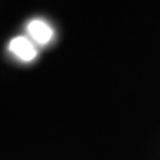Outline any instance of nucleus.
Masks as SVG:
<instances>
[{
	"instance_id": "f03ea898",
	"label": "nucleus",
	"mask_w": 160,
	"mask_h": 160,
	"mask_svg": "<svg viewBox=\"0 0 160 160\" xmlns=\"http://www.w3.org/2000/svg\"><path fill=\"white\" fill-rule=\"evenodd\" d=\"M28 30L30 36L39 43V45H48L53 37V30L45 22V21H40V19H34L28 24Z\"/></svg>"
},
{
	"instance_id": "f257e3e1",
	"label": "nucleus",
	"mask_w": 160,
	"mask_h": 160,
	"mask_svg": "<svg viewBox=\"0 0 160 160\" xmlns=\"http://www.w3.org/2000/svg\"><path fill=\"white\" fill-rule=\"evenodd\" d=\"M9 51L21 61H31L37 57V51H36L34 45L24 36L12 39V42L9 43Z\"/></svg>"
}]
</instances>
